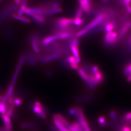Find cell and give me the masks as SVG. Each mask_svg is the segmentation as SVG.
Listing matches in <instances>:
<instances>
[{
	"label": "cell",
	"mask_w": 131,
	"mask_h": 131,
	"mask_svg": "<svg viewBox=\"0 0 131 131\" xmlns=\"http://www.w3.org/2000/svg\"><path fill=\"white\" fill-rule=\"evenodd\" d=\"M70 66L72 68L74 69L78 70L79 68V66L78 64H77L75 63H71L70 64Z\"/></svg>",
	"instance_id": "23"
},
{
	"label": "cell",
	"mask_w": 131,
	"mask_h": 131,
	"mask_svg": "<svg viewBox=\"0 0 131 131\" xmlns=\"http://www.w3.org/2000/svg\"><path fill=\"white\" fill-rule=\"evenodd\" d=\"M32 108L33 111L40 117L42 119L46 118L47 114L43 105L41 106H36L33 104L32 105Z\"/></svg>",
	"instance_id": "3"
},
{
	"label": "cell",
	"mask_w": 131,
	"mask_h": 131,
	"mask_svg": "<svg viewBox=\"0 0 131 131\" xmlns=\"http://www.w3.org/2000/svg\"><path fill=\"white\" fill-rule=\"evenodd\" d=\"M53 118L55 125H56L59 131H70L60 121H59L58 119L57 118L56 115H53Z\"/></svg>",
	"instance_id": "9"
},
{
	"label": "cell",
	"mask_w": 131,
	"mask_h": 131,
	"mask_svg": "<svg viewBox=\"0 0 131 131\" xmlns=\"http://www.w3.org/2000/svg\"><path fill=\"white\" fill-rule=\"evenodd\" d=\"M80 5V7L83 11L86 13H90L91 9V2L89 0H80L79 2Z\"/></svg>",
	"instance_id": "4"
},
{
	"label": "cell",
	"mask_w": 131,
	"mask_h": 131,
	"mask_svg": "<svg viewBox=\"0 0 131 131\" xmlns=\"http://www.w3.org/2000/svg\"><path fill=\"white\" fill-rule=\"evenodd\" d=\"M1 118L4 124V131H12V124L10 117L6 114H2Z\"/></svg>",
	"instance_id": "2"
},
{
	"label": "cell",
	"mask_w": 131,
	"mask_h": 131,
	"mask_svg": "<svg viewBox=\"0 0 131 131\" xmlns=\"http://www.w3.org/2000/svg\"><path fill=\"white\" fill-rule=\"evenodd\" d=\"M78 110L82 121V126L83 127L84 131H91L90 128L89 127V125L88 124L85 115L84 114L83 110L81 108H78Z\"/></svg>",
	"instance_id": "6"
},
{
	"label": "cell",
	"mask_w": 131,
	"mask_h": 131,
	"mask_svg": "<svg viewBox=\"0 0 131 131\" xmlns=\"http://www.w3.org/2000/svg\"><path fill=\"white\" fill-rule=\"evenodd\" d=\"M3 0H0V2H1V1H2Z\"/></svg>",
	"instance_id": "35"
},
{
	"label": "cell",
	"mask_w": 131,
	"mask_h": 131,
	"mask_svg": "<svg viewBox=\"0 0 131 131\" xmlns=\"http://www.w3.org/2000/svg\"><path fill=\"white\" fill-rule=\"evenodd\" d=\"M107 1V0H102V2H105Z\"/></svg>",
	"instance_id": "34"
},
{
	"label": "cell",
	"mask_w": 131,
	"mask_h": 131,
	"mask_svg": "<svg viewBox=\"0 0 131 131\" xmlns=\"http://www.w3.org/2000/svg\"><path fill=\"white\" fill-rule=\"evenodd\" d=\"M123 131H131V129H130L128 126H124L123 128Z\"/></svg>",
	"instance_id": "31"
},
{
	"label": "cell",
	"mask_w": 131,
	"mask_h": 131,
	"mask_svg": "<svg viewBox=\"0 0 131 131\" xmlns=\"http://www.w3.org/2000/svg\"><path fill=\"white\" fill-rule=\"evenodd\" d=\"M107 17V15L105 13H102L99 14L94 19V20L92 21L89 25H88L85 28H84V29L88 32L90 30L93 29L97 25L100 24L101 22L104 20L105 18Z\"/></svg>",
	"instance_id": "1"
},
{
	"label": "cell",
	"mask_w": 131,
	"mask_h": 131,
	"mask_svg": "<svg viewBox=\"0 0 131 131\" xmlns=\"http://www.w3.org/2000/svg\"><path fill=\"white\" fill-rule=\"evenodd\" d=\"M112 32L113 31L107 32V33L105 35V37H104V40H105V42L106 44L110 45L115 43V42L112 39Z\"/></svg>",
	"instance_id": "15"
},
{
	"label": "cell",
	"mask_w": 131,
	"mask_h": 131,
	"mask_svg": "<svg viewBox=\"0 0 131 131\" xmlns=\"http://www.w3.org/2000/svg\"><path fill=\"white\" fill-rule=\"evenodd\" d=\"M70 131H84L79 123L74 122L71 125L68 129Z\"/></svg>",
	"instance_id": "10"
},
{
	"label": "cell",
	"mask_w": 131,
	"mask_h": 131,
	"mask_svg": "<svg viewBox=\"0 0 131 131\" xmlns=\"http://www.w3.org/2000/svg\"><path fill=\"white\" fill-rule=\"evenodd\" d=\"M7 105L6 104V101L2 100L0 101V113L2 114H6L8 109Z\"/></svg>",
	"instance_id": "12"
},
{
	"label": "cell",
	"mask_w": 131,
	"mask_h": 131,
	"mask_svg": "<svg viewBox=\"0 0 131 131\" xmlns=\"http://www.w3.org/2000/svg\"><path fill=\"white\" fill-rule=\"evenodd\" d=\"M57 37V40H62L66 39L69 37H71L73 35V33L69 31H63L60 32H57L54 34Z\"/></svg>",
	"instance_id": "8"
},
{
	"label": "cell",
	"mask_w": 131,
	"mask_h": 131,
	"mask_svg": "<svg viewBox=\"0 0 131 131\" xmlns=\"http://www.w3.org/2000/svg\"><path fill=\"white\" fill-rule=\"evenodd\" d=\"M125 118L127 120H131V112L127 113L125 115Z\"/></svg>",
	"instance_id": "27"
},
{
	"label": "cell",
	"mask_w": 131,
	"mask_h": 131,
	"mask_svg": "<svg viewBox=\"0 0 131 131\" xmlns=\"http://www.w3.org/2000/svg\"><path fill=\"white\" fill-rule=\"evenodd\" d=\"M99 121L101 124H104L105 122V119L103 117H101L99 119Z\"/></svg>",
	"instance_id": "26"
},
{
	"label": "cell",
	"mask_w": 131,
	"mask_h": 131,
	"mask_svg": "<svg viewBox=\"0 0 131 131\" xmlns=\"http://www.w3.org/2000/svg\"><path fill=\"white\" fill-rule=\"evenodd\" d=\"M78 72L82 79H83L84 82H87L89 79V75L82 68H79L78 69Z\"/></svg>",
	"instance_id": "13"
},
{
	"label": "cell",
	"mask_w": 131,
	"mask_h": 131,
	"mask_svg": "<svg viewBox=\"0 0 131 131\" xmlns=\"http://www.w3.org/2000/svg\"><path fill=\"white\" fill-rule=\"evenodd\" d=\"M83 20L82 19L75 18L74 19V24L77 26H80L83 24Z\"/></svg>",
	"instance_id": "20"
},
{
	"label": "cell",
	"mask_w": 131,
	"mask_h": 131,
	"mask_svg": "<svg viewBox=\"0 0 131 131\" xmlns=\"http://www.w3.org/2000/svg\"><path fill=\"white\" fill-rule=\"evenodd\" d=\"M114 29V25L112 23H110L106 24L105 27L106 31L107 32L112 31L113 29Z\"/></svg>",
	"instance_id": "17"
},
{
	"label": "cell",
	"mask_w": 131,
	"mask_h": 131,
	"mask_svg": "<svg viewBox=\"0 0 131 131\" xmlns=\"http://www.w3.org/2000/svg\"><path fill=\"white\" fill-rule=\"evenodd\" d=\"M129 43L131 46V37H130V40H129Z\"/></svg>",
	"instance_id": "33"
},
{
	"label": "cell",
	"mask_w": 131,
	"mask_h": 131,
	"mask_svg": "<svg viewBox=\"0 0 131 131\" xmlns=\"http://www.w3.org/2000/svg\"><path fill=\"white\" fill-rule=\"evenodd\" d=\"M95 79V84L97 86L98 84L101 83L103 80V75L102 74V72L100 70L98 72L94 73Z\"/></svg>",
	"instance_id": "11"
},
{
	"label": "cell",
	"mask_w": 131,
	"mask_h": 131,
	"mask_svg": "<svg viewBox=\"0 0 131 131\" xmlns=\"http://www.w3.org/2000/svg\"><path fill=\"white\" fill-rule=\"evenodd\" d=\"M68 61L70 64L71 63H74L75 61V58L74 56H70L69 57H68V58L67 59Z\"/></svg>",
	"instance_id": "22"
},
{
	"label": "cell",
	"mask_w": 131,
	"mask_h": 131,
	"mask_svg": "<svg viewBox=\"0 0 131 131\" xmlns=\"http://www.w3.org/2000/svg\"><path fill=\"white\" fill-rule=\"evenodd\" d=\"M56 115H57V118L58 119L59 121H60L64 126H66V127L68 128V129H69V128L71 126V124L66 120V119L63 116V115L60 114H57Z\"/></svg>",
	"instance_id": "14"
},
{
	"label": "cell",
	"mask_w": 131,
	"mask_h": 131,
	"mask_svg": "<svg viewBox=\"0 0 131 131\" xmlns=\"http://www.w3.org/2000/svg\"><path fill=\"white\" fill-rule=\"evenodd\" d=\"M111 116L113 119H115L116 118V114L114 111H111Z\"/></svg>",
	"instance_id": "30"
},
{
	"label": "cell",
	"mask_w": 131,
	"mask_h": 131,
	"mask_svg": "<svg viewBox=\"0 0 131 131\" xmlns=\"http://www.w3.org/2000/svg\"><path fill=\"white\" fill-rule=\"evenodd\" d=\"M71 49L75 58L77 59H80V53L78 46H71Z\"/></svg>",
	"instance_id": "16"
},
{
	"label": "cell",
	"mask_w": 131,
	"mask_h": 131,
	"mask_svg": "<svg viewBox=\"0 0 131 131\" xmlns=\"http://www.w3.org/2000/svg\"><path fill=\"white\" fill-rule=\"evenodd\" d=\"M23 103L22 99L20 98H16L14 99V104L16 106H20Z\"/></svg>",
	"instance_id": "21"
},
{
	"label": "cell",
	"mask_w": 131,
	"mask_h": 131,
	"mask_svg": "<svg viewBox=\"0 0 131 131\" xmlns=\"http://www.w3.org/2000/svg\"><path fill=\"white\" fill-rule=\"evenodd\" d=\"M126 9L128 12V13L131 14V5L130 4H129L127 5H126Z\"/></svg>",
	"instance_id": "28"
},
{
	"label": "cell",
	"mask_w": 131,
	"mask_h": 131,
	"mask_svg": "<svg viewBox=\"0 0 131 131\" xmlns=\"http://www.w3.org/2000/svg\"><path fill=\"white\" fill-rule=\"evenodd\" d=\"M92 70H93V73H95L98 72V71H99V68L98 66L94 65L92 67Z\"/></svg>",
	"instance_id": "25"
},
{
	"label": "cell",
	"mask_w": 131,
	"mask_h": 131,
	"mask_svg": "<svg viewBox=\"0 0 131 131\" xmlns=\"http://www.w3.org/2000/svg\"><path fill=\"white\" fill-rule=\"evenodd\" d=\"M89 1H92V0H89Z\"/></svg>",
	"instance_id": "36"
},
{
	"label": "cell",
	"mask_w": 131,
	"mask_h": 131,
	"mask_svg": "<svg viewBox=\"0 0 131 131\" xmlns=\"http://www.w3.org/2000/svg\"><path fill=\"white\" fill-rule=\"evenodd\" d=\"M124 73L126 75H131V63L125 68Z\"/></svg>",
	"instance_id": "19"
},
{
	"label": "cell",
	"mask_w": 131,
	"mask_h": 131,
	"mask_svg": "<svg viewBox=\"0 0 131 131\" xmlns=\"http://www.w3.org/2000/svg\"><path fill=\"white\" fill-rule=\"evenodd\" d=\"M11 17L15 20H17L18 21H21L26 24H29L31 22V19L29 17H27L26 15L19 14L17 13H14L12 14Z\"/></svg>",
	"instance_id": "5"
},
{
	"label": "cell",
	"mask_w": 131,
	"mask_h": 131,
	"mask_svg": "<svg viewBox=\"0 0 131 131\" xmlns=\"http://www.w3.org/2000/svg\"><path fill=\"white\" fill-rule=\"evenodd\" d=\"M82 15H83V10L81 9V8H78V9H77L76 14H75V18H81Z\"/></svg>",
	"instance_id": "18"
},
{
	"label": "cell",
	"mask_w": 131,
	"mask_h": 131,
	"mask_svg": "<svg viewBox=\"0 0 131 131\" xmlns=\"http://www.w3.org/2000/svg\"><path fill=\"white\" fill-rule=\"evenodd\" d=\"M31 126H32V124L31 123H27L23 124L22 125H21V127L22 128H26L29 127Z\"/></svg>",
	"instance_id": "24"
},
{
	"label": "cell",
	"mask_w": 131,
	"mask_h": 131,
	"mask_svg": "<svg viewBox=\"0 0 131 131\" xmlns=\"http://www.w3.org/2000/svg\"><path fill=\"white\" fill-rule=\"evenodd\" d=\"M131 2V0H121V3H124L126 5L130 4Z\"/></svg>",
	"instance_id": "29"
},
{
	"label": "cell",
	"mask_w": 131,
	"mask_h": 131,
	"mask_svg": "<svg viewBox=\"0 0 131 131\" xmlns=\"http://www.w3.org/2000/svg\"><path fill=\"white\" fill-rule=\"evenodd\" d=\"M131 26V22L130 21L126 22L124 24V26H123V27L122 28L121 30L120 31V34H119V36H118L117 41H118V40H120L121 39V38L124 36V35L126 34V32H127V31H128V30Z\"/></svg>",
	"instance_id": "7"
},
{
	"label": "cell",
	"mask_w": 131,
	"mask_h": 131,
	"mask_svg": "<svg viewBox=\"0 0 131 131\" xmlns=\"http://www.w3.org/2000/svg\"><path fill=\"white\" fill-rule=\"evenodd\" d=\"M128 82H131V75H129L127 78Z\"/></svg>",
	"instance_id": "32"
}]
</instances>
